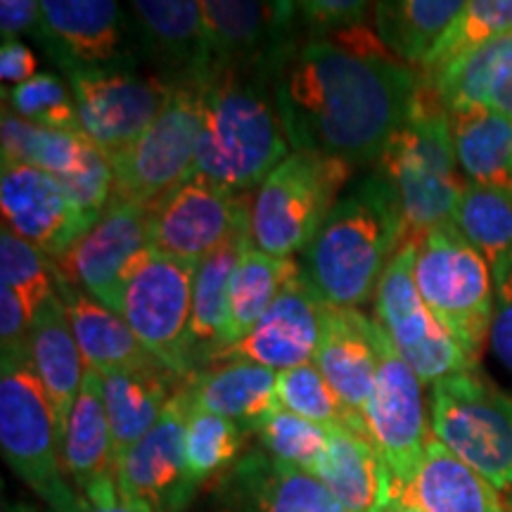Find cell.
Returning <instances> with one entry per match:
<instances>
[{"instance_id": "obj_1", "label": "cell", "mask_w": 512, "mask_h": 512, "mask_svg": "<svg viewBox=\"0 0 512 512\" xmlns=\"http://www.w3.org/2000/svg\"><path fill=\"white\" fill-rule=\"evenodd\" d=\"M420 74L387 53L366 24L304 38L280 69L275 102L287 143L351 166L380 162L411 117Z\"/></svg>"}, {"instance_id": "obj_2", "label": "cell", "mask_w": 512, "mask_h": 512, "mask_svg": "<svg viewBox=\"0 0 512 512\" xmlns=\"http://www.w3.org/2000/svg\"><path fill=\"white\" fill-rule=\"evenodd\" d=\"M403 242L399 197L375 169L339 197L299 268L325 304L358 309L375 297Z\"/></svg>"}, {"instance_id": "obj_3", "label": "cell", "mask_w": 512, "mask_h": 512, "mask_svg": "<svg viewBox=\"0 0 512 512\" xmlns=\"http://www.w3.org/2000/svg\"><path fill=\"white\" fill-rule=\"evenodd\" d=\"M275 69L223 67L200 91L197 171L230 190L261 185L290 155L275 102Z\"/></svg>"}, {"instance_id": "obj_4", "label": "cell", "mask_w": 512, "mask_h": 512, "mask_svg": "<svg viewBox=\"0 0 512 512\" xmlns=\"http://www.w3.org/2000/svg\"><path fill=\"white\" fill-rule=\"evenodd\" d=\"M377 171L399 197L406 240L420 242L430 230L453 221L465 183L458 176L451 114L422 79L411 117L389 140Z\"/></svg>"}, {"instance_id": "obj_5", "label": "cell", "mask_w": 512, "mask_h": 512, "mask_svg": "<svg viewBox=\"0 0 512 512\" xmlns=\"http://www.w3.org/2000/svg\"><path fill=\"white\" fill-rule=\"evenodd\" d=\"M415 285L441 328L477 363L494 323V271L453 221L418 242Z\"/></svg>"}, {"instance_id": "obj_6", "label": "cell", "mask_w": 512, "mask_h": 512, "mask_svg": "<svg viewBox=\"0 0 512 512\" xmlns=\"http://www.w3.org/2000/svg\"><path fill=\"white\" fill-rule=\"evenodd\" d=\"M354 169L309 152H290L252 202V242L275 259L306 252Z\"/></svg>"}, {"instance_id": "obj_7", "label": "cell", "mask_w": 512, "mask_h": 512, "mask_svg": "<svg viewBox=\"0 0 512 512\" xmlns=\"http://www.w3.org/2000/svg\"><path fill=\"white\" fill-rule=\"evenodd\" d=\"M432 437L496 489L512 486V396L479 370L432 384Z\"/></svg>"}, {"instance_id": "obj_8", "label": "cell", "mask_w": 512, "mask_h": 512, "mask_svg": "<svg viewBox=\"0 0 512 512\" xmlns=\"http://www.w3.org/2000/svg\"><path fill=\"white\" fill-rule=\"evenodd\" d=\"M0 446L12 472L48 505L72 512L81 496L64 479L53 406L31 361H0Z\"/></svg>"}, {"instance_id": "obj_9", "label": "cell", "mask_w": 512, "mask_h": 512, "mask_svg": "<svg viewBox=\"0 0 512 512\" xmlns=\"http://www.w3.org/2000/svg\"><path fill=\"white\" fill-rule=\"evenodd\" d=\"M195 271L192 261L150 247L126 275L117 311L138 342L183 382L192 375L188 339Z\"/></svg>"}, {"instance_id": "obj_10", "label": "cell", "mask_w": 512, "mask_h": 512, "mask_svg": "<svg viewBox=\"0 0 512 512\" xmlns=\"http://www.w3.org/2000/svg\"><path fill=\"white\" fill-rule=\"evenodd\" d=\"M202 86L174 88L164 110L131 147L112 157V202L150 207L164 192L197 174ZM110 202V204H112Z\"/></svg>"}, {"instance_id": "obj_11", "label": "cell", "mask_w": 512, "mask_h": 512, "mask_svg": "<svg viewBox=\"0 0 512 512\" xmlns=\"http://www.w3.org/2000/svg\"><path fill=\"white\" fill-rule=\"evenodd\" d=\"M422 389L425 384L377 325V375L366 406V427L370 441L392 472L399 498L413 484L432 439Z\"/></svg>"}, {"instance_id": "obj_12", "label": "cell", "mask_w": 512, "mask_h": 512, "mask_svg": "<svg viewBox=\"0 0 512 512\" xmlns=\"http://www.w3.org/2000/svg\"><path fill=\"white\" fill-rule=\"evenodd\" d=\"M418 242L406 240L375 292V320L425 387L477 363L441 328L415 285Z\"/></svg>"}, {"instance_id": "obj_13", "label": "cell", "mask_w": 512, "mask_h": 512, "mask_svg": "<svg viewBox=\"0 0 512 512\" xmlns=\"http://www.w3.org/2000/svg\"><path fill=\"white\" fill-rule=\"evenodd\" d=\"M83 136L117 157L150 128L174 88L131 69H69Z\"/></svg>"}, {"instance_id": "obj_14", "label": "cell", "mask_w": 512, "mask_h": 512, "mask_svg": "<svg viewBox=\"0 0 512 512\" xmlns=\"http://www.w3.org/2000/svg\"><path fill=\"white\" fill-rule=\"evenodd\" d=\"M36 36L64 72L131 69L140 55L131 12L112 0H41Z\"/></svg>"}, {"instance_id": "obj_15", "label": "cell", "mask_w": 512, "mask_h": 512, "mask_svg": "<svg viewBox=\"0 0 512 512\" xmlns=\"http://www.w3.org/2000/svg\"><path fill=\"white\" fill-rule=\"evenodd\" d=\"M190 411L192 399L181 384L157 425L117 463V489L124 501L150 512L188 508L197 491L185 456Z\"/></svg>"}, {"instance_id": "obj_16", "label": "cell", "mask_w": 512, "mask_h": 512, "mask_svg": "<svg viewBox=\"0 0 512 512\" xmlns=\"http://www.w3.org/2000/svg\"><path fill=\"white\" fill-rule=\"evenodd\" d=\"M214 60L223 67H268L280 72L304 43L299 3L200 0Z\"/></svg>"}, {"instance_id": "obj_17", "label": "cell", "mask_w": 512, "mask_h": 512, "mask_svg": "<svg viewBox=\"0 0 512 512\" xmlns=\"http://www.w3.org/2000/svg\"><path fill=\"white\" fill-rule=\"evenodd\" d=\"M247 211L235 190L197 171L150 204V242L171 259L200 264Z\"/></svg>"}, {"instance_id": "obj_18", "label": "cell", "mask_w": 512, "mask_h": 512, "mask_svg": "<svg viewBox=\"0 0 512 512\" xmlns=\"http://www.w3.org/2000/svg\"><path fill=\"white\" fill-rule=\"evenodd\" d=\"M150 247V207L112 202L91 230L53 261L55 275L119 311L126 275Z\"/></svg>"}, {"instance_id": "obj_19", "label": "cell", "mask_w": 512, "mask_h": 512, "mask_svg": "<svg viewBox=\"0 0 512 512\" xmlns=\"http://www.w3.org/2000/svg\"><path fill=\"white\" fill-rule=\"evenodd\" d=\"M3 226L34 245L50 261L69 252L93 226L60 178L34 166L3 162L0 174Z\"/></svg>"}, {"instance_id": "obj_20", "label": "cell", "mask_w": 512, "mask_h": 512, "mask_svg": "<svg viewBox=\"0 0 512 512\" xmlns=\"http://www.w3.org/2000/svg\"><path fill=\"white\" fill-rule=\"evenodd\" d=\"M325 302L309 280L299 273L280 290L271 309L254 325V330L233 347H226L207 358V363L247 361L275 373L309 366L316 361L320 342V318Z\"/></svg>"}, {"instance_id": "obj_21", "label": "cell", "mask_w": 512, "mask_h": 512, "mask_svg": "<svg viewBox=\"0 0 512 512\" xmlns=\"http://www.w3.org/2000/svg\"><path fill=\"white\" fill-rule=\"evenodd\" d=\"M140 55L166 86H204L214 60L200 0H136L131 3Z\"/></svg>"}, {"instance_id": "obj_22", "label": "cell", "mask_w": 512, "mask_h": 512, "mask_svg": "<svg viewBox=\"0 0 512 512\" xmlns=\"http://www.w3.org/2000/svg\"><path fill=\"white\" fill-rule=\"evenodd\" d=\"M204 512H344L311 472L254 448L219 475Z\"/></svg>"}, {"instance_id": "obj_23", "label": "cell", "mask_w": 512, "mask_h": 512, "mask_svg": "<svg viewBox=\"0 0 512 512\" xmlns=\"http://www.w3.org/2000/svg\"><path fill=\"white\" fill-rule=\"evenodd\" d=\"M316 368L339 401L344 403L358 432H366V406L377 375V323L358 309L323 306Z\"/></svg>"}, {"instance_id": "obj_24", "label": "cell", "mask_w": 512, "mask_h": 512, "mask_svg": "<svg viewBox=\"0 0 512 512\" xmlns=\"http://www.w3.org/2000/svg\"><path fill=\"white\" fill-rule=\"evenodd\" d=\"M60 453L64 472L81 498L88 503H110L119 498L117 460L98 370H86Z\"/></svg>"}, {"instance_id": "obj_25", "label": "cell", "mask_w": 512, "mask_h": 512, "mask_svg": "<svg viewBox=\"0 0 512 512\" xmlns=\"http://www.w3.org/2000/svg\"><path fill=\"white\" fill-rule=\"evenodd\" d=\"M316 477L344 512H392L401 503L392 472L373 441L347 425L330 430L328 451Z\"/></svg>"}, {"instance_id": "obj_26", "label": "cell", "mask_w": 512, "mask_h": 512, "mask_svg": "<svg viewBox=\"0 0 512 512\" xmlns=\"http://www.w3.org/2000/svg\"><path fill=\"white\" fill-rule=\"evenodd\" d=\"M57 294H60L69 323H72L76 344H79L86 368L107 373V370H152L164 368L147 351L121 313L98 302L81 287L55 275ZM169 370V368H166Z\"/></svg>"}, {"instance_id": "obj_27", "label": "cell", "mask_w": 512, "mask_h": 512, "mask_svg": "<svg viewBox=\"0 0 512 512\" xmlns=\"http://www.w3.org/2000/svg\"><path fill=\"white\" fill-rule=\"evenodd\" d=\"M29 351L31 366H34L38 380L46 389L50 406H53L57 444H60L62 451L69 415H72L74 403L79 399L88 368L79 344H76L72 323H69L60 294L50 299L41 316L36 318V323L31 325Z\"/></svg>"}, {"instance_id": "obj_28", "label": "cell", "mask_w": 512, "mask_h": 512, "mask_svg": "<svg viewBox=\"0 0 512 512\" xmlns=\"http://www.w3.org/2000/svg\"><path fill=\"white\" fill-rule=\"evenodd\" d=\"M192 406L238 422L256 432L268 413L278 406V373L247 361L214 363L195 370L183 382Z\"/></svg>"}, {"instance_id": "obj_29", "label": "cell", "mask_w": 512, "mask_h": 512, "mask_svg": "<svg viewBox=\"0 0 512 512\" xmlns=\"http://www.w3.org/2000/svg\"><path fill=\"white\" fill-rule=\"evenodd\" d=\"M422 83L448 114L486 107L512 119V31Z\"/></svg>"}, {"instance_id": "obj_30", "label": "cell", "mask_w": 512, "mask_h": 512, "mask_svg": "<svg viewBox=\"0 0 512 512\" xmlns=\"http://www.w3.org/2000/svg\"><path fill=\"white\" fill-rule=\"evenodd\" d=\"M102 377V399L110 420L114 460H119L145 437L174 399L178 377L166 368L107 370Z\"/></svg>"}, {"instance_id": "obj_31", "label": "cell", "mask_w": 512, "mask_h": 512, "mask_svg": "<svg viewBox=\"0 0 512 512\" xmlns=\"http://www.w3.org/2000/svg\"><path fill=\"white\" fill-rule=\"evenodd\" d=\"M252 245V211L242 216L233 233L197 264L192 285V318H190V358L195 366L207 358L219 342L228 316V292L235 268L245 249Z\"/></svg>"}, {"instance_id": "obj_32", "label": "cell", "mask_w": 512, "mask_h": 512, "mask_svg": "<svg viewBox=\"0 0 512 512\" xmlns=\"http://www.w3.org/2000/svg\"><path fill=\"white\" fill-rule=\"evenodd\" d=\"M401 503L420 512H510L494 484L477 475L434 437L413 484L403 491Z\"/></svg>"}, {"instance_id": "obj_33", "label": "cell", "mask_w": 512, "mask_h": 512, "mask_svg": "<svg viewBox=\"0 0 512 512\" xmlns=\"http://www.w3.org/2000/svg\"><path fill=\"white\" fill-rule=\"evenodd\" d=\"M451 136L465 183L512 190V119L467 107L451 112Z\"/></svg>"}, {"instance_id": "obj_34", "label": "cell", "mask_w": 512, "mask_h": 512, "mask_svg": "<svg viewBox=\"0 0 512 512\" xmlns=\"http://www.w3.org/2000/svg\"><path fill=\"white\" fill-rule=\"evenodd\" d=\"M297 273L299 264H294L292 259H275V256L261 252L252 242L242 254L233 280H230L226 325H223L219 342L209 351L207 358L247 337L254 330V325L264 318V313L271 309L280 290Z\"/></svg>"}, {"instance_id": "obj_35", "label": "cell", "mask_w": 512, "mask_h": 512, "mask_svg": "<svg viewBox=\"0 0 512 512\" xmlns=\"http://www.w3.org/2000/svg\"><path fill=\"white\" fill-rule=\"evenodd\" d=\"M465 3L460 0H392L375 3V34L387 53L422 67Z\"/></svg>"}, {"instance_id": "obj_36", "label": "cell", "mask_w": 512, "mask_h": 512, "mask_svg": "<svg viewBox=\"0 0 512 512\" xmlns=\"http://www.w3.org/2000/svg\"><path fill=\"white\" fill-rule=\"evenodd\" d=\"M0 143H3V162L34 166L46 174L72 181L86 169L100 147H95L83 133L55 131V128L36 126L3 107L0 124Z\"/></svg>"}, {"instance_id": "obj_37", "label": "cell", "mask_w": 512, "mask_h": 512, "mask_svg": "<svg viewBox=\"0 0 512 512\" xmlns=\"http://www.w3.org/2000/svg\"><path fill=\"white\" fill-rule=\"evenodd\" d=\"M453 223L489 261L494 275L512 264V190L465 183Z\"/></svg>"}, {"instance_id": "obj_38", "label": "cell", "mask_w": 512, "mask_h": 512, "mask_svg": "<svg viewBox=\"0 0 512 512\" xmlns=\"http://www.w3.org/2000/svg\"><path fill=\"white\" fill-rule=\"evenodd\" d=\"M510 31L512 0H470L420 67V76L430 79Z\"/></svg>"}, {"instance_id": "obj_39", "label": "cell", "mask_w": 512, "mask_h": 512, "mask_svg": "<svg viewBox=\"0 0 512 512\" xmlns=\"http://www.w3.org/2000/svg\"><path fill=\"white\" fill-rule=\"evenodd\" d=\"M247 434L249 432L238 422L192 406L188 432H185V456H188V470L195 484L200 486L214 475L230 470L235 460H240Z\"/></svg>"}, {"instance_id": "obj_40", "label": "cell", "mask_w": 512, "mask_h": 512, "mask_svg": "<svg viewBox=\"0 0 512 512\" xmlns=\"http://www.w3.org/2000/svg\"><path fill=\"white\" fill-rule=\"evenodd\" d=\"M0 271H3V285H8L17 294L29 318V325H34L50 299L57 294L53 261L3 226V233H0Z\"/></svg>"}, {"instance_id": "obj_41", "label": "cell", "mask_w": 512, "mask_h": 512, "mask_svg": "<svg viewBox=\"0 0 512 512\" xmlns=\"http://www.w3.org/2000/svg\"><path fill=\"white\" fill-rule=\"evenodd\" d=\"M256 434L268 456L311 475H316L323 463L330 439L328 427L287 411L280 403L266 415Z\"/></svg>"}, {"instance_id": "obj_42", "label": "cell", "mask_w": 512, "mask_h": 512, "mask_svg": "<svg viewBox=\"0 0 512 512\" xmlns=\"http://www.w3.org/2000/svg\"><path fill=\"white\" fill-rule=\"evenodd\" d=\"M5 110L29 124L83 133L72 88L53 74H38L22 86L12 88L10 95L5 93Z\"/></svg>"}, {"instance_id": "obj_43", "label": "cell", "mask_w": 512, "mask_h": 512, "mask_svg": "<svg viewBox=\"0 0 512 512\" xmlns=\"http://www.w3.org/2000/svg\"><path fill=\"white\" fill-rule=\"evenodd\" d=\"M278 401L287 411L328 427V430L337 425H347L356 430L347 408L316 368V363L278 373Z\"/></svg>"}, {"instance_id": "obj_44", "label": "cell", "mask_w": 512, "mask_h": 512, "mask_svg": "<svg viewBox=\"0 0 512 512\" xmlns=\"http://www.w3.org/2000/svg\"><path fill=\"white\" fill-rule=\"evenodd\" d=\"M375 5L351 3V0H313V3H299V17H302L304 38H325L342 29L366 24L368 10Z\"/></svg>"}, {"instance_id": "obj_45", "label": "cell", "mask_w": 512, "mask_h": 512, "mask_svg": "<svg viewBox=\"0 0 512 512\" xmlns=\"http://www.w3.org/2000/svg\"><path fill=\"white\" fill-rule=\"evenodd\" d=\"M0 361H31V325L22 302L8 285L0 283Z\"/></svg>"}, {"instance_id": "obj_46", "label": "cell", "mask_w": 512, "mask_h": 512, "mask_svg": "<svg viewBox=\"0 0 512 512\" xmlns=\"http://www.w3.org/2000/svg\"><path fill=\"white\" fill-rule=\"evenodd\" d=\"M496 311L491 323L489 344L498 361L512 373V264L494 275Z\"/></svg>"}, {"instance_id": "obj_47", "label": "cell", "mask_w": 512, "mask_h": 512, "mask_svg": "<svg viewBox=\"0 0 512 512\" xmlns=\"http://www.w3.org/2000/svg\"><path fill=\"white\" fill-rule=\"evenodd\" d=\"M38 76V60L36 55L31 53L29 46H24L22 41H3V48H0V79H3L5 86L15 88L22 86Z\"/></svg>"}, {"instance_id": "obj_48", "label": "cell", "mask_w": 512, "mask_h": 512, "mask_svg": "<svg viewBox=\"0 0 512 512\" xmlns=\"http://www.w3.org/2000/svg\"><path fill=\"white\" fill-rule=\"evenodd\" d=\"M41 22V3L36 0H3L0 3V31L3 41H15L24 31H36Z\"/></svg>"}, {"instance_id": "obj_49", "label": "cell", "mask_w": 512, "mask_h": 512, "mask_svg": "<svg viewBox=\"0 0 512 512\" xmlns=\"http://www.w3.org/2000/svg\"><path fill=\"white\" fill-rule=\"evenodd\" d=\"M72 512H150L143 505H136L131 501H124V498H114L110 503H88L86 498H81L79 505Z\"/></svg>"}, {"instance_id": "obj_50", "label": "cell", "mask_w": 512, "mask_h": 512, "mask_svg": "<svg viewBox=\"0 0 512 512\" xmlns=\"http://www.w3.org/2000/svg\"><path fill=\"white\" fill-rule=\"evenodd\" d=\"M392 512H420V510L413 508V505H403V503H399Z\"/></svg>"}, {"instance_id": "obj_51", "label": "cell", "mask_w": 512, "mask_h": 512, "mask_svg": "<svg viewBox=\"0 0 512 512\" xmlns=\"http://www.w3.org/2000/svg\"><path fill=\"white\" fill-rule=\"evenodd\" d=\"M508 510H510V512H512V496H510V498H508Z\"/></svg>"}]
</instances>
